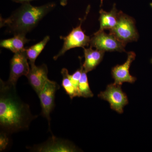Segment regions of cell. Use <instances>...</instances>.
I'll use <instances>...</instances> for the list:
<instances>
[{
	"mask_svg": "<svg viewBox=\"0 0 152 152\" xmlns=\"http://www.w3.org/2000/svg\"><path fill=\"white\" fill-rule=\"evenodd\" d=\"M37 117L33 115L30 106L17 94L15 86L0 80L1 132L10 135L27 130L31 122Z\"/></svg>",
	"mask_w": 152,
	"mask_h": 152,
	"instance_id": "cell-1",
	"label": "cell"
},
{
	"mask_svg": "<svg viewBox=\"0 0 152 152\" xmlns=\"http://www.w3.org/2000/svg\"><path fill=\"white\" fill-rule=\"evenodd\" d=\"M56 4L50 2L41 6H34L30 2L22 4L7 18H1V28L6 27L15 35L26 34L35 27L44 17L56 7Z\"/></svg>",
	"mask_w": 152,
	"mask_h": 152,
	"instance_id": "cell-2",
	"label": "cell"
},
{
	"mask_svg": "<svg viewBox=\"0 0 152 152\" xmlns=\"http://www.w3.org/2000/svg\"><path fill=\"white\" fill-rule=\"evenodd\" d=\"M110 33L125 45L138 39L139 34L136 28L135 21L133 18L119 11L118 23Z\"/></svg>",
	"mask_w": 152,
	"mask_h": 152,
	"instance_id": "cell-3",
	"label": "cell"
},
{
	"mask_svg": "<svg viewBox=\"0 0 152 152\" xmlns=\"http://www.w3.org/2000/svg\"><path fill=\"white\" fill-rule=\"evenodd\" d=\"M90 6L87 9L84 18L81 20L80 24L77 27L74 28L71 32L66 37H61L60 39L64 40L62 48L58 54L53 57L54 60L56 61L59 57L63 56L69 50L76 48H85L90 45L91 37L86 35L82 30L81 26L83 22L87 18L90 11Z\"/></svg>",
	"mask_w": 152,
	"mask_h": 152,
	"instance_id": "cell-4",
	"label": "cell"
},
{
	"mask_svg": "<svg viewBox=\"0 0 152 152\" xmlns=\"http://www.w3.org/2000/svg\"><path fill=\"white\" fill-rule=\"evenodd\" d=\"M98 97L108 102L111 109L119 114L124 113V107L129 104L127 96L123 91L121 86L114 83L108 85L105 91L101 92Z\"/></svg>",
	"mask_w": 152,
	"mask_h": 152,
	"instance_id": "cell-5",
	"label": "cell"
},
{
	"mask_svg": "<svg viewBox=\"0 0 152 152\" xmlns=\"http://www.w3.org/2000/svg\"><path fill=\"white\" fill-rule=\"evenodd\" d=\"M90 45L104 52H125L126 45L117 39L113 35L107 34L104 31L96 32L91 38Z\"/></svg>",
	"mask_w": 152,
	"mask_h": 152,
	"instance_id": "cell-6",
	"label": "cell"
},
{
	"mask_svg": "<svg viewBox=\"0 0 152 152\" xmlns=\"http://www.w3.org/2000/svg\"><path fill=\"white\" fill-rule=\"evenodd\" d=\"M60 88L56 82L49 80L38 94L42 107L41 115L48 120L50 130V114L55 107V95Z\"/></svg>",
	"mask_w": 152,
	"mask_h": 152,
	"instance_id": "cell-7",
	"label": "cell"
},
{
	"mask_svg": "<svg viewBox=\"0 0 152 152\" xmlns=\"http://www.w3.org/2000/svg\"><path fill=\"white\" fill-rule=\"evenodd\" d=\"M26 49L23 51L15 53L11 60L10 77L7 81L9 84L16 86L19 78L23 76L26 77L29 72L31 67Z\"/></svg>",
	"mask_w": 152,
	"mask_h": 152,
	"instance_id": "cell-8",
	"label": "cell"
},
{
	"mask_svg": "<svg viewBox=\"0 0 152 152\" xmlns=\"http://www.w3.org/2000/svg\"><path fill=\"white\" fill-rule=\"evenodd\" d=\"M33 152H74L79 151V149L72 142L67 140L59 138L53 135L48 140L41 144L27 147Z\"/></svg>",
	"mask_w": 152,
	"mask_h": 152,
	"instance_id": "cell-9",
	"label": "cell"
},
{
	"mask_svg": "<svg viewBox=\"0 0 152 152\" xmlns=\"http://www.w3.org/2000/svg\"><path fill=\"white\" fill-rule=\"evenodd\" d=\"M136 57L134 52H128L127 58L125 63L122 65H117L112 68L111 74L115 80L114 83L122 86L123 83L132 84L137 80V78L132 76L129 73L130 67Z\"/></svg>",
	"mask_w": 152,
	"mask_h": 152,
	"instance_id": "cell-10",
	"label": "cell"
},
{
	"mask_svg": "<svg viewBox=\"0 0 152 152\" xmlns=\"http://www.w3.org/2000/svg\"><path fill=\"white\" fill-rule=\"evenodd\" d=\"M30 66L29 72L26 77L29 83L38 95L49 80L48 67L45 64L39 66L33 65Z\"/></svg>",
	"mask_w": 152,
	"mask_h": 152,
	"instance_id": "cell-11",
	"label": "cell"
},
{
	"mask_svg": "<svg viewBox=\"0 0 152 152\" xmlns=\"http://www.w3.org/2000/svg\"><path fill=\"white\" fill-rule=\"evenodd\" d=\"M119 11L117 10L116 4H113L111 10L106 12L102 9L99 11V31L108 30L109 31L113 29L116 26L118 20Z\"/></svg>",
	"mask_w": 152,
	"mask_h": 152,
	"instance_id": "cell-12",
	"label": "cell"
},
{
	"mask_svg": "<svg viewBox=\"0 0 152 152\" xmlns=\"http://www.w3.org/2000/svg\"><path fill=\"white\" fill-rule=\"evenodd\" d=\"M85 61L83 64L84 70L88 73L93 70L100 64L103 59L105 52L99 50H94L90 47L89 48H83Z\"/></svg>",
	"mask_w": 152,
	"mask_h": 152,
	"instance_id": "cell-13",
	"label": "cell"
},
{
	"mask_svg": "<svg viewBox=\"0 0 152 152\" xmlns=\"http://www.w3.org/2000/svg\"><path fill=\"white\" fill-rule=\"evenodd\" d=\"M26 34L15 35L13 37L3 40L1 42V48L10 50L14 53L24 50L25 45L29 41L26 37Z\"/></svg>",
	"mask_w": 152,
	"mask_h": 152,
	"instance_id": "cell-14",
	"label": "cell"
},
{
	"mask_svg": "<svg viewBox=\"0 0 152 152\" xmlns=\"http://www.w3.org/2000/svg\"><path fill=\"white\" fill-rule=\"evenodd\" d=\"M50 39V37L47 36L41 42L26 49V53L30 66L35 64L36 59L45 48Z\"/></svg>",
	"mask_w": 152,
	"mask_h": 152,
	"instance_id": "cell-15",
	"label": "cell"
},
{
	"mask_svg": "<svg viewBox=\"0 0 152 152\" xmlns=\"http://www.w3.org/2000/svg\"><path fill=\"white\" fill-rule=\"evenodd\" d=\"M61 73L63 77L62 86L66 93L69 95L71 99H72L76 97H79L77 92L71 82L70 78V75L67 69L63 68L62 69Z\"/></svg>",
	"mask_w": 152,
	"mask_h": 152,
	"instance_id": "cell-16",
	"label": "cell"
},
{
	"mask_svg": "<svg viewBox=\"0 0 152 152\" xmlns=\"http://www.w3.org/2000/svg\"><path fill=\"white\" fill-rule=\"evenodd\" d=\"M79 91L80 97L88 98L93 97L94 96L90 88L87 73L84 69L79 82Z\"/></svg>",
	"mask_w": 152,
	"mask_h": 152,
	"instance_id": "cell-17",
	"label": "cell"
},
{
	"mask_svg": "<svg viewBox=\"0 0 152 152\" xmlns=\"http://www.w3.org/2000/svg\"><path fill=\"white\" fill-rule=\"evenodd\" d=\"M83 66L81 65L80 68L75 72L72 75H70V78L71 82L72 83L75 87V88L78 94L79 97H80V94L79 91V84L80 79L81 77L82 72H83Z\"/></svg>",
	"mask_w": 152,
	"mask_h": 152,
	"instance_id": "cell-18",
	"label": "cell"
},
{
	"mask_svg": "<svg viewBox=\"0 0 152 152\" xmlns=\"http://www.w3.org/2000/svg\"><path fill=\"white\" fill-rule=\"evenodd\" d=\"M8 135L1 132L0 133V151H3L7 147L9 142Z\"/></svg>",
	"mask_w": 152,
	"mask_h": 152,
	"instance_id": "cell-19",
	"label": "cell"
},
{
	"mask_svg": "<svg viewBox=\"0 0 152 152\" xmlns=\"http://www.w3.org/2000/svg\"><path fill=\"white\" fill-rule=\"evenodd\" d=\"M11 1L15 3H20V4H22L25 3L35 1V0H11Z\"/></svg>",
	"mask_w": 152,
	"mask_h": 152,
	"instance_id": "cell-20",
	"label": "cell"
},
{
	"mask_svg": "<svg viewBox=\"0 0 152 152\" xmlns=\"http://www.w3.org/2000/svg\"><path fill=\"white\" fill-rule=\"evenodd\" d=\"M68 0H60V4L63 7H64L67 4Z\"/></svg>",
	"mask_w": 152,
	"mask_h": 152,
	"instance_id": "cell-21",
	"label": "cell"
},
{
	"mask_svg": "<svg viewBox=\"0 0 152 152\" xmlns=\"http://www.w3.org/2000/svg\"><path fill=\"white\" fill-rule=\"evenodd\" d=\"M104 0H100L101 3H100V7H102V5H103V3Z\"/></svg>",
	"mask_w": 152,
	"mask_h": 152,
	"instance_id": "cell-22",
	"label": "cell"
}]
</instances>
